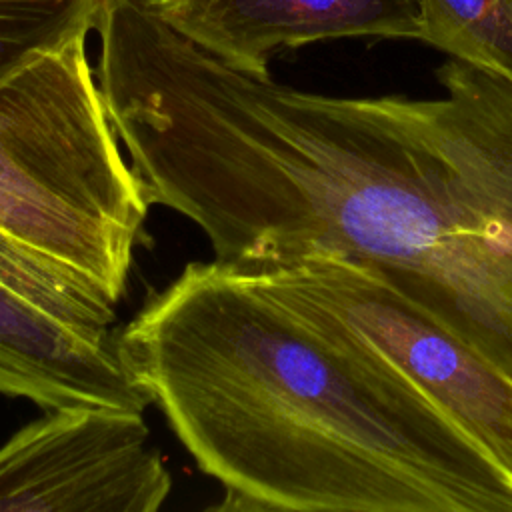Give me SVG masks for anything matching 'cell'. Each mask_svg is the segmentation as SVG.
I'll return each mask as SVG.
<instances>
[{
    "label": "cell",
    "instance_id": "1",
    "mask_svg": "<svg viewBox=\"0 0 512 512\" xmlns=\"http://www.w3.org/2000/svg\"><path fill=\"white\" fill-rule=\"evenodd\" d=\"M442 96H330L212 62L162 152L214 260L370 266L512 378V80L448 58Z\"/></svg>",
    "mask_w": 512,
    "mask_h": 512
},
{
    "label": "cell",
    "instance_id": "2",
    "mask_svg": "<svg viewBox=\"0 0 512 512\" xmlns=\"http://www.w3.org/2000/svg\"><path fill=\"white\" fill-rule=\"evenodd\" d=\"M132 380L232 512H512V480L434 400L250 270L190 262L118 330Z\"/></svg>",
    "mask_w": 512,
    "mask_h": 512
},
{
    "label": "cell",
    "instance_id": "3",
    "mask_svg": "<svg viewBox=\"0 0 512 512\" xmlns=\"http://www.w3.org/2000/svg\"><path fill=\"white\" fill-rule=\"evenodd\" d=\"M150 206L86 40L0 82V238L116 306Z\"/></svg>",
    "mask_w": 512,
    "mask_h": 512
},
{
    "label": "cell",
    "instance_id": "4",
    "mask_svg": "<svg viewBox=\"0 0 512 512\" xmlns=\"http://www.w3.org/2000/svg\"><path fill=\"white\" fill-rule=\"evenodd\" d=\"M246 270L332 344L434 400L512 480V378L456 332L350 258Z\"/></svg>",
    "mask_w": 512,
    "mask_h": 512
},
{
    "label": "cell",
    "instance_id": "5",
    "mask_svg": "<svg viewBox=\"0 0 512 512\" xmlns=\"http://www.w3.org/2000/svg\"><path fill=\"white\" fill-rule=\"evenodd\" d=\"M114 308L0 238V396L42 410L144 412L150 400L120 358Z\"/></svg>",
    "mask_w": 512,
    "mask_h": 512
},
{
    "label": "cell",
    "instance_id": "6",
    "mask_svg": "<svg viewBox=\"0 0 512 512\" xmlns=\"http://www.w3.org/2000/svg\"><path fill=\"white\" fill-rule=\"evenodd\" d=\"M170 490L144 412L48 408L0 444V512H156Z\"/></svg>",
    "mask_w": 512,
    "mask_h": 512
},
{
    "label": "cell",
    "instance_id": "7",
    "mask_svg": "<svg viewBox=\"0 0 512 512\" xmlns=\"http://www.w3.org/2000/svg\"><path fill=\"white\" fill-rule=\"evenodd\" d=\"M160 16L226 64L270 74L278 50L340 38L420 40L416 0H154Z\"/></svg>",
    "mask_w": 512,
    "mask_h": 512
},
{
    "label": "cell",
    "instance_id": "8",
    "mask_svg": "<svg viewBox=\"0 0 512 512\" xmlns=\"http://www.w3.org/2000/svg\"><path fill=\"white\" fill-rule=\"evenodd\" d=\"M420 42L512 80V0H416Z\"/></svg>",
    "mask_w": 512,
    "mask_h": 512
},
{
    "label": "cell",
    "instance_id": "9",
    "mask_svg": "<svg viewBox=\"0 0 512 512\" xmlns=\"http://www.w3.org/2000/svg\"><path fill=\"white\" fill-rule=\"evenodd\" d=\"M102 0H0V82L34 60L88 40Z\"/></svg>",
    "mask_w": 512,
    "mask_h": 512
}]
</instances>
